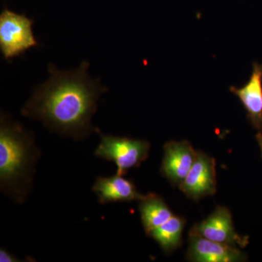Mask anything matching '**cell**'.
<instances>
[{"instance_id":"obj_1","label":"cell","mask_w":262,"mask_h":262,"mask_svg":"<svg viewBox=\"0 0 262 262\" xmlns=\"http://www.w3.org/2000/svg\"><path fill=\"white\" fill-rule=\"evenodd\" d=\"M89 63L83 61L76 70L63 71L48 66L49 78L37 86L22 107V115L39 120L51 132L83 140L99 129L93 126L100 96L107 88L88 73Z\"/></svg>"},{"instance_id":"obj_5","label":"cell","mask_w":262,"mask_h":262,"mask_svg":"<svg viewBox=\"0 0 262 262\" xmlns=\"http://www.w3.org/2000/svg\"><path fill=\"white\" fill-rule=\"evenodd\" d=\"M189 236H198L237 248L246 247L248 244L247 236L236 232L232 213L225 206L217 207L208 218L193 226Z\"/></svg>"},{"instance_id":"obj_3","label":"cell","mask_w":262,"mask_h":262,"mask_svg":"<svg viewBox=\"0 0 262 262\" xmlns=\"http://www.w3.org/2000/svg\"><path fill=\"white\" fill-rule=\"evenodd\" d=\"M98 133L101 141L95 151V155L115 163L118 175L125 176L130 169L139 168L149 157V141L104 135L100 130Z\"/></svg>"},{"instance_id":"obj_4","label":"cell","mask_w":262,"mask_h":262,"mask_svg":"<svg viewBox=\"0 0 262 262\" xmlns=\"http://www.w3.org/2000/svg\"><path fill=\"white\" fill-rule=\"evenodd\" d=\"M33 20L26 15L5 10L0 15V50L5 59L20 56L37 46Z\"/></svg>"},{"instance_id":"obj_14","label":"cell","mask_w":262,"mask_h":262,"mask_svg":"<svg viewBox=\"0 0 262 262\" xmlns=\"http://www.w3.org/2000/svg\"><path fill=\"white\" fill-rule=\"evenodd\" d=\"M256 140H257L258 145L260 146V149H261L262 156V133L259 132L258 134H256Z\"/></svg>"},{"instance_id":"obj_6","label":"cell","mask_w":262,"mask_h":262,"mask_svg":"<svg viewBox=\"0 0 262 262\" xmlns=\"http://www.w3.org/2000/svg\"><path fill=\"white\" fill-rule=\"evenodd\" d=\"M179 188L188 198L195 201L215 194L217 179L214 158L198 151L192 168Z\"/></svg>"},{"instance_id":"obj_2","label":"cell","mask_w":262,"mask_h":262,"mask_svg":"<svg viewBox=\"0 0 262 262\" xmlns=\"http://www.w3.org/2000/svg\"><path fill=\"white\" fill-rule=\"evenodd\" d=\"M40 155L32 132L2 113L0 189L15 203L22 204L30 194Z\"/></svg>"},{"instance_id":"obj_12","label":"cell","mask_w":262,"mask_h":262,"mask_svg":"<svg viewBox=\"0 0 262 262\" xmlns=\"http://www.w3.org/2000/svg\"><path fill=\"white\" fill-rule=\"evenodd\" d=\"M186 225L184 217L173 215L168 222L149 234L159 244L165 254H170L182 244V234Z\"/></svg>"},{"instance_id":"obj_7","label":"cell","mask_w":262,"mask_h":262,"mask_svg":"<svg viewBox=\"0 0 262 262\" xmlns=\"http://www.w3.org/2000/svg\"><path fill=\"white\" fill-rule=\"evenodd\" d=\"M163 149L160 173L173 185L179 187L192 168L198 151L187 141H168Z\"/></svg>"},{"instance_id":"obj_11","label":"cell","mask_w":262,"mask_h":262,"mask_svg":"<svg viewBox=\"0 0 262 262\" xmlns=\"http://www.w3.org/2000/svg\"><path fill=\"white\" fill-rule=\"evenodd\" d=\"M139 211L144 232L148 236L174 215L163 198L155 193L145 194L139 201Z\"/></svg>"},{"instance_id":"obj_8","label":"cell","mask_w":262,"mask_h":262,"mask_svg":"<svg viewBox=\"0 0 262 262\" xmlns=\"http://www.w3.org/2000/svg\"><path fill=\"white\" fill-rule=\"evenodd\" d=\"M189 247L186 257L193 262H238L246 256L238 248L210 239L189 236Z\"/></svg>"},{"instance_id":"obj_10","label":"cell","mask_w":262,"mask_h":262,"mask_svg":"<svg viewBox=\"0 0 262 262\" xmlns=\"http://www.w3.org/2000/svg\"><path fill=\"white\" fill-rule=\"evenodd\" d=\"M92 191L101 205L119 202H139L145 196L139 192L132 181L118 174L113 177H98Z\"/></svg>"},{"instance_id":"obj_9","label":"cell","mask_w":262,"mask_h":262,"mask_svg":"<svg viewBox=\"0 0 262 262\" xmlns=\"http://www.w3.org/2000/svg\"><path fill=\"white\" fill-rule=\"evenodd\" d=\"M229 90L242 103L253 127L262 133V65L253 62L249 80L243 87L232 86Z\"/></svg>"},{"instance_id":"obj_13","label":"cell","mask_w":262,"mask_h":262,"mask_svg":"<svg viewBox=\"0 0 262 262\" xmlns=\"http://www.w3.org/2000/svg\"><path fill=\"white\" fill-rule=\"evenodd\" d=\"M0 261L1 262H17L21 260L15 257L14 255L7 251L4 248L0 249Z\"/></svg>"}]
</instances>
